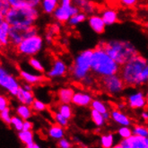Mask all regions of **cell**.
Masks as SVG:
<instances>
[{
    "mask_svg": "<svg viewBox=\"0 0 148 148\" xmlns=\"http://www.w3.org/2000/svg\"><path fill=\"white\" fill-rule=\"evenodd\" d=\"M120 76L126 87H140L148 84V59L138 54L121 66Z\"/></svg>",
    "mask_w": 148,
    "mask_h": 148,
    "instance_id": "obj_1",
    "label": "cell"
},
{
    "mask_svg": "<svg viewBox=\"0 0 148 148\" xmlns=\"http://www.w3.org/2000/svg\"><path fill=\"white\" fill-rule=\"evenodd\" d=\"M97 46L102 48L106 51V53L120 66H124L132 58L139 54L136 46L128 40H100Z\"/></svg>",
    "mask_w": 148,
    "mask_h": 148,
    "instance_id": "obj_2",
    "label": "cell"
},
{
    "mask_svg": "<svg viewBox=\"0 0 148 148\" xmlns=\"http://www.w3.org/2000/svg\"><path fill=\"white\" fill-rule=\"evenodd\" d=\"M121 66L115 62L102 48L96 46L93 49L92 60V74L98 78L119 75Z\"/></svg>",
    "mask_w": 148,
    "mask_h": 148,
    "instance_id": "obj_3",
    "label": "cell"
},
{
    "mask_svg": "<svg viewBox=\"0 0 148 148\" xmlns=\"http://www.w3.org/2000/svg\"><path fill=\"white\" fill-rule=\"evenodd\" d=\"M93 49H87L80 51L69 66L71 77L76 82H83L92 73V60Z\"/></svg>",
    "mask_w": 148,
    "mask_h": 148,
    "instance_id": "obj_4",
    "label": "cell"
},
{
    "mask_svg": "<svg viewBox=\"0 0 148 148\" xmlns=\"http://www.w3.org/2000/svg\"><path fill=\"white\" fill-rule=\"evenodd\" d=\"M40 16L38 8H23V9H12L7 13L5 17L12 27L29 28L35 25L36 21Z\"/></svg>",
    "mask_w": 148,
    "mask_h": 148,
    "instance_id": "obj_5",
    "label": "cell"
},
{
    "mask_svg": "<svg viewBox=\"0 0 148 148\" xmlns=\"http://www.w3.org/2000/svg\"><path fill=\"white\" fill-rule=\"evenodd\" d=\"M43 45H44V40L38 34V35L24 39L16 47V50L20 55L32 58L42 50Z\"/></svg>",
    "mask_w": 148,
    "mask_h": 148,
    "instance_id": "obj_6",
    "label": "cell"
},
{
    "mask_svg": "<svg viewBox=\"0 0 148 148\" xmlns=\"http://www.w3.org/2000/svg\"><path fill=\"white\" fill-rule=\"evenodd\" d=\"M0 86L11 96L16 97L22 87L19 80L4 66L0 67Z\"/></svg>",
    "mask_w": 148,
    "mask_h": 148,
    "instance_id": "obj_7",
    "label": "cell"
},
{
    "mask_svg": "<svg viewBox=\"0 0 148 148\" xmlns=\"http://www.w3.org/2000/svg\"><path fill=\"white\" fill-rule=\"evenodd\" d=\"M101 86L106 93L111 96H116L122 92L126 87V84L120 75H114L101 79Z\"/></svg>",
    "mask_w": 148,
    "mask_h": 148,
    "instance_id": "obj_8",
    "label": "cell"
},
{
    "mask_svg": "<svg viewBox=\"0 0 148 148\" xmlns=\"http://www.w3.org/2000/svg\"><path fill=\"white\" fill-rule=\"evenodd\" d=\"M80 12H82L80 10V8L76 6L75 5L65 6L59 4L57 10L52 15H53L54 19L56 20L57 23H68V21L70 20L71 17H73L74 15L77 14H79Z\"/></svg>",
    "mask_w": 148,
    "mask_h": 148,
    "instance_id": "obj_9",
    "label": "cell"
},
{
    "mask_svg": "<svg viewBox=\"0 0 148 148\" xmlns=\"http://www.w3.org/2000/svg\"><path fill=\"white\" fill-rule=\"evenodd\" d=\"M127 104L131 110H145L147 107L145 93L141 90H135L127 96Z\"/></svg>",
    "mask_w": 148,
    "mask_h": 148,
    "instance_id": "obj_10",
    "label": "cell"
},
{
    "mask_svg": "<svg viewBox=\"0 0 148 148\" xmlns=\"http://www.w3.org/2000/svg\"><path fill=\"white\" fill-rule=\"evenodd\" d=\"M68 72V67L64 60L60 58H56L53 60L51 66L46 72V77L49 79L64 77Z\"/></svg>",
    "mask_w": 148,
    "mask_h": 148,
    "instance_id": "obj_11",
    "label": "cell"
},
{
    "mask_svg": "<svg viewBox=\"0 0 148 148\" xmlns=\"http://www.w3.org/2000/svg\"><path fill=\"white\" fill-rule=\"evenodd\" d=\"M114 148H148V137L132 136L127 139L120 140Z\"/></svg>",
    "mask_w": 148,
    "mask_h": 148,
    "instance_id": "obj_12",
    "label": "cell"
},
{
    "mask_svg": "<svg viewBox=\"0 0 148 148\" xmlns=\"http://www.w3.org/2000/svg\"><path fill=\"white\" fill-rule=\"evenodd\" d=\"M92 95L87 92L78 91L75 92L72 100V103L77 107H88L91 106V104L93 101Z\"/></svg>",
    "mask_w": 148,
    "mask_h": 148,
    "instance_id": "obj_13",
    "label": "cell"
},
{
    "mask_svg": "<svg viewBox=\"0 0 148 148\" xmlns=\"http://www.w3.org/2000/svg\"><path fill=\"white\" fill-rule=\"evenodd\" d=\"M19 76L25 84H29L32 85L38 84L44 82L47 78L46 76H44L41 74L31 73V72H28L26 70H23V69H21V70L19 71Z\"/></svg>",
    "mask_w": 148,
    "mask_h": 148,
    "instance_id": "obj_14",
    "label": "cell"
},
{
    "mask_svg": "<svg viewBox=\"0 0 148 148\" xmlns=\"http://www.w3.org/2000/svg\"><path fill=\"white\" fill-rule=\"evenodd\" d=\"M110 115L111 120L120 127H130L132 124V121L130 119V118L127 114H125L122 110L113 109L110 111Z\"/></svg>",
    "mask_w": 148,
    "mask_h": 148,
    "instance_id": "obj_15",
    "label": "cell"
},
{
    "mask_svg": "<svg viewBox=\"0 0 148 148\" xmlns=\"http://www.w3.org/2000/svg\"><path fill=\"white\" fill-rule=\"evenodd\" d=\"M90 28L97 34H102L106 30V24L103 22L101 14H92L88 17Z\"/></svg>",
    "mask_w": 148,
    "mask_h": 148,
    "instance_id": "obj_16",
    "label": "cell"
},
{
    "mask_svg": "<svg viewBox=\"0 0 148 148\" xmlns=\"http://www.w3.org/2000/svg\"><path fill=\"white\" fill-rule=\"evenodd\" d=\"M26 30H27V28H18L11 26L9 32V40L12 45L17 47L24 39L27 38Z\"/></svg>",
    "mask_w": 148,
    "mask_h": 148,
    "instance_id": "obj_17",
    "label": "cell"
},
{
    "mask_svg": "<svg viewBox=\"0 0 148 148\" xmlns=\"http://www.w3.org/2000/svg\"><path fill=\"white\" fill-rule=\"evenodd\" d=\"M13 9H23V8H38L40 6V0H9Z\"/></svg>",
    "mask_w": 148,
    "mask_h": 148,
    "instance_id": "obj_18",
    "label": "cell"
},
{
    "mask_svg": "<svg viewBox=\"0 0 148 148\" xmlns=\"http://www.w3.org/2000/svg\"><path fill=\"white\" fill-rule=\"evenodd\" d=\"M75 90L72 87H62L58 90L57 95L59 103L61 104H70L75 94Z\"/></svg>",
    "mask_w": 148,
    "mask_h": 148,
    "instance_id": "obj_19",
    "label": "cell"
},
{
    "mask_svg": "<svg viewBox=\"0 0 148 148\" xmlns=\"http://www.w3.org/2000/svg\"><path fill=\"white\" fill-rule=\"evenodd\" d=\"M101 16L106 26H110L119 22L118 12L113 8H104L101 12Z\"/></svg>",
    "mask_w": 148,
    "mask_h": 148,
    "instance_id": "obj_20",
    "label": "cell"
},
{
    "mask_svg": "<svg viewBox=\"0 0 148 148\" xmlns=\"http://www.w3.org/2000/svg\"><path fill=\"white\" fill-rule=\"evenodd\" d=\"M17 101L20 104H23V105H27V106H32V104L35 101V97H34V93L32 92H29L24 90L23 87H21L18 93H17L16 97Z\"/></svg>",
    "mask_w": 148,
    "mask_h": 148,
    "instance_id": "obj_21",
    "label": "cell"
},
{
    "mask_svg": "<svg viewBox=\"0 0 148 148\" xmlns=\"http://www.w3.org/2000/svg\"><path fill=\"white\" fill-rule=\"evenodd\" d=\"M11 25L6 21H0V44L2 47H6L10 44L9 32Z\"/></svg>",
    "mask_w": 148,
    "mask_h": 148,
    "instance_id": "obj_22",
    "label": "cell"
},
{
    "mask_svg": "<svg viewBox=\"0 0 148 148\" xmlns=\"http://www.w3.org/2000/svg\"><path fill=\"white\" fill-rule=\"evenodd\" d=\"M48 136L53 140L59 141L65 138V128L57 124L51 125L48 129Z\"/></svg>",
    "mask_w": 148,
    "mask_h": 148,
    "instance_id": "obj_23",
    "label": "cell"
},
{
    "mask_svg": "<svg viewBox=\"0 0 148 148\" xmlns=\"http://www.w3.org/2000/svg\"><path fill=\"white\" fill-rule=\"evenodd\" d=\"M60 4L58 0H42L40 8L42 12L47 14H53Z\"/></svg>",
    "mask_w": 148,
    "mask_h": 148,
    "instance_id": "obj_24",
    "label": "cell"
},
{
    "mask_svg": "<svg viewBox=\"0 0 148 148\" xmlns=\"http://www.w3.org/2000/svg\"><path fill=\"white\" fill-rule=\"evenodd\" d=\"M15 113L17 116L22 118L23 120H29L33 115V110L31 106L19 104L15 108Z\"/></svg>",
    "mask_w": 148,
    "mask_h": 148,
    "instance_id": "obj_25",
    "label": "cell"
},
{
    "mask_svg": "<svg viewBox=\"0 0 148 148\" xmlns=\"http://www.w3.org/2000/svg\"><path fill=\"white\" fill-rule=\"evenodd\" d=\"M116 137L113 133H106L102 134L100 136V145L101 148H114V146L117 145Z\"/></svg>",
    "mask_w": 148,
    "mask_h": 148,
    "instance_id": "obj_26",
    "label": "cell"
},
{
    "mask_svg": "<svg viewBox=\"0 0 148 148\" xmlns=\"http://www.w3.org/2000/svg\"><path fill=\"white\" fill-rule=\"evenodd\" d=\"M19 140L22 144H23L25 146L32 145L34 142V133L33 131H25V130H22V131L17 133Z\"/></svg>",
    "mask_w": 148,
    "mask_h": 148,
    "instance_id": "obj_27",
    "label": "cell"
},
{
    "mask_svg": "<svg viewBox=\"0 0 148 148\" xmlns=\"http://www.w3.org/2000/svg\"><path fill=\"white\" fill-rule=\"evenodd\" d=\"M90 118H91V120L93 122V124L98 128L102 127L106 123V120L104 119L103 115L101 114V113L94 110H92V109L90 111Z\"/></svg>",
    "mask_w": 148,
    "mask_h": 148,
    "instance_id": "obj_28",
    "label": "cell"
},
{
    "mask_svg": "<svg viewBox=\"0 0 148 148\" xmlns=\"http://www.w3.org/2000/svg\"><path fill=\"white\" fill-rule=\"evenodd\" d=\"M57 110L64 118H66L68 120H70L73 118L74 112H73V109H72L70 104H61V103H59V105L58 106Z\"/></svg>",
    "mask_w": 148,
    "mask_h": 148,
    "instance_id": "obj_29",
    "label": "cell"
},
{
    "mask_svg": "<svg viewBox=\"0 0 148 148\" xmlns=\"http://www.w3.org/2000/svg\"><path fill=\"white\" fill-rule=\"evenodd\" d=\"M91 108H92V110H96V111L101 113V114H104V113L109 111L108 105L100 99H94L91 104Z\"/></svg>",
    "mask_w": 148,
    "mask_h": 148,
    "instance_id": "obj_30",
    "label": "cell"
},
{
    "mask_svg": "<svg viewBox=\"0 0 148 148\" xmlns=\"http://www.w3.org/2000/svg\"><path fill=\"white\" fill-rule=\"evenodd\" d=\"M28 64L30 65V66L33 69V70H35L36 72H38L40 74H42V73L45 72L44 66L42 65V63L40 62V60H39L35 57L30 58L28 59Z\"/></svg>",
    "mask_w": 148,
    "mask_h": 148,
    "instance_id": "obj_31",
    "label": "cell"
},
{
    "mask_svg": "<svg viewBox=\"0 0 148 148\" xmlns=\"http://www.w3.org/2000/svg\"><path fill=\"white\" fill-rule=\"evenodd\" d=\"M52 118H53L54 121L56 122L57 125L62 127H66L69 125V120L66 119V118H64L58 110H54L52 111Z\"/></svg>",
    "mask_w": 148,
    "mask_h": 148,
    "instance_id": "obj_32",
    "label": "cell"
},
{
    "mask_svg": "<svg viewBox=\"0 0 148 148\" xmlns=\"http://www.w3.org/2000/svg\"><path fill=\"white\" fill-rule=\"evenodd\" d=\"M86 19H88L87 18V14L84 12H80L79 14H77L74 15L73 17H71L67 23H68V25L74 27V26L80 24L81 23H84Z\"/></svg>",
    "mask_w": 148,
    "mask_h": 148,
    "instance_id": "obj_33",
    "label": "cell"
},
{
    "mask_svg": "<svg viewBox=\"0 0 148 148\" xmlns=\"http://www.w3.org/2000/svg\"><path fill=\"white\" fill-rule=\"evenodd\" d=\"M133 135L141 136V137H148V127L141 124L134 125L133 128Z\"/></svg>",
    "mask_w": 148,
    "mask_h": 148,
    "instance_id": "obj_34",
    "label": "cell"
},
{
    "mask_svg": "<svg viewBox=\"0 0 148 148\" xmlns=\"http://www.w3.org/2000/svg\"><path fill=\"white\" fill-rule=\"evenodd\" d=\"M23 123H24V120L22 118H20L17 115H14L12 118V120H11L10 127L12 128H14L15 131L18 133L23 129Z\"/></svg>",
    "mask_w": 148,
    "mask_h": 148,
    "instance_id": "obj_35",
    "label": "cell"
},
{
    "mask_svg": "<svg viewBox=\"0 0 148 148\" xmlns=\"http://www.w3.org/2000/svg\"><path fill=\"white\" fill-rule=\"evenodd\" d=\"M12 9L9 0H1L0 1V21L5 19L7 13Z\"/></svg>",
    "mask_w": 148,
    "mask_h": 148,
    "instance_id": "obj_36",
    "label": "cell"
},
{
    "mask_svg": "<svg viewBox=\"0 0 148 148\" xmlns=\"http://www.w3.org/2000/svg\"><path fill=\"white\" fill-rule=\"evenodd\" d=\"M117 135L122 139H127L133 136V130L130 127H119L117 130Z\"/></svg>",
    "mask_w": 148,
    "mask_h": 148,
    "instance_id": "obj_37",
    "label": "cell"
},
{
    "mask_svg": "<svg viewBox=\"0 0 148 148\" xmlns=\"http://www.w3.org/2000/svg\"><path fill=\"white\" fill-rule=\"evenodd\" d=\"M0 118H1L2 121L5 124L10 126L11 120H12V118H13V116L11 115V109L8 107V108L5 109L4 110L0 111Z\"/></svg>",
    "mask_w": 148,
    "mask_h": 148,
    "instance_id": "obj_38",
    "label": "cell"
},
{
    "mask_svg": "<svg viewBox=\"0 0 148 148\" xmlns=\"http://www.w3.org/2000/svg\"><path fill=\"white\" fill-rule=\"evenodd\" d=\"M32 110L34 111H37V112H42V111H45L48 109V106L45 102H43L40 100H35L32 106Z\"/></svg>",
    "mask_w": 148,
    "mask_h": 148,
    "instance_id": "obj_39",
    "label": "cell"
},
{
    "mask_svg": "<svg viewBox=\"0 0 148 148\" xmlns=\"http://www.w3.org/2000/svg\"><path fill=\"white\" fill-rule=\"evenodd\" d=\"M58 148H72V143L66 138H63L61 140L58 141Z\"/></svg>",
    "mask_w": 148,
    "mask_h": 148,
    "instance_id": "obj_40",
    "label": "cell"
},
{
    "mask_svg": "<svg viewBox=\"0 0 148 148\" xmlns=\"http://www.w3.org/2000/svg\"><path fill=\"white\" fill-rule=\"evenodd\" d=\"M8 105H9L8 98L5 95H1V96H0V111H2L5 109L8 108Z\"/></svg>",
    "mask_w": 148,
    "mask_h": 148,
    "instance_id": "obj_41",
    "label": "cell"
},
{
    "mask_svg": "<svg viewBox=\"0 0 148 148\" xmlns=\"http://www.w3.org/2000/svg\"><path fill=\"white\" fill-rule=\"evenodd\" d=\"M82 12L85 13L86 14H89V13H92L94 11V5L91 2H87V4L85 5V6L83 8V9L81 10Z\"/></svg>",
    "mask_w": 148,
    "mask_h": 148,
    "instance_id": "obj_42",
    "label": "cell"
},
{
    "mask_svg": "<svg viewBox=\"0 0 148 148\" xmlns=\"http://www.w3.org/2000/svg\"><path fill=\"white\" fill-rule=\"evenodd\" d=\"M60 23H53V24H51L50 26H49V31L48 32H49L50 33H52L54 35L55 33H58L59 32V31H60Z\"/></svg>",
    "mask_w": 148,
    "mask_h": 148,
    "instance_id": "obj_43",
    "label": "cell"
},
{
    "mask_svg": "<svg viewBox=\"0 0 148 148\" xmlns=\"http://www.w3.org/2000/svg\"><path fill=\"white\" fill-rule=\"evenodd\" d=\"M94 81H95V80H94V76H92V75H90L87 76L82 83H83V84H84V86H88V87H90V86H92V85L94 84Z\"/></svg>",
    "mask_w": 148,
    "mask_h": 148,
    "instance_id": "obj_44",
    "label": "cell"
},
{
    "mask_svg": "<svg viewBox=\"0 0 148 148\" xmlns=\"http://www.w3.org/2000/svg\"><path fill=\"white\" fill-rule=\"evenodd\" d=\"M33 129V123L30 120H24L23 123V129L25 131H32Z\"/></svg>",
    "mask_w": 148,
    "mask_h": 148,
    "instance_id": "obj_45",
    "label": "cell"
},
{
    "mask_svg": "<svg viewBox=\"0 0 148 148\" xmlns=\"http://www.w3.org/2000/svg\"><path fill=\"white\" fill-rule=\"evenodd\" d=\"M120 3L124 6L130 7V6H134L136 4V0H122V1H120Z\"/></svg>",
    "mask_w": 148,
    "mask_h": 148,
    "instance_id": "obj_46",
    "label": "cell"
},
{
    "mask_svg": "<svg viewBox=\"0 0 148 148\" xmlns=\"http://www.w3.org/2000/svg\"><path fill=\"white\" fill-rule=\"evenodd\" d=\"M73 1H71V0H61L60 1V5H65V6H67V5H73Z\"/></svg>",
    "mask_w": 148,
    "mask_h": 148,
    "instance_id": "obj_47",
    "label": "cell"
},
{
    "mask_svg": "<svg viewBox=\"0 0 148 148\" xmlns=\"http://www.w3.org/2000/svg\"><path fill=\"white\" fill-rule=\"evenodd\" d=\"M22 87L24 89V90H26V91H29V92H32V84H23V85H22Z\"/></svg>",
    "mask_w": 148,
    "mask_h": 148,
    "instance_id": "obj_48",
    "label": "cell"
},
{
    "mask_svg": "<svg viewBox=\"0 0 148 148\" xmlns=\"http://www.w3.org/2000/svg\"><path fill=\"white\" fill-rule=\"evenodd\" d=\"M45 40L48 41V42H51L52 40H53V34L50 33L49 32H47L46 33V37H45Z\"/></svg>",
    "mask_w": 148,
    "mask_h": 148,
    "instance_id": "obj_49",
    "label": "cell"
},
{
    "mask_svg": "<svg viewBox=\"0 0 148 148\" xmlns=\"http://www.w3.org/2000/svg\"><path fill=\"white\" fill-rule=\"evenodd\" d=\"M141 118L145 121H148V111L147 110H143L141 113Z\"/></svg>",
    "mask_w": 148,
    "mask_h": 148,
    "instance_id": "obj_50",
    "label": "cell"
},
{
    "mask_svg": "<svg viewBox=\"0 0 148 148\" xmlns=\"http://www.w3.org/2000/svg\"><path fill=\"white\" fill-rule=\"evenodd\" d=\"M102 115H103V118H104V119H105L106 121H108V120L111 119L110 111H108V112H106V113H104V114H102Z\"/></svg>",
    "mask_w": 148,
    "mask_h": 148,
    "instance_id": "obj_51",
    "label": "cell"
},
{
    "mask_svg": "<svg viewBox=\"0 0 148 148\" xmlns=\"http://www.w3.org/2000/svg\"><path fill=\"white\" fill-rule=\"evenodd\" d=\"M24 148H40V146L38 145V144H36V143H34V144H32V145H27V146H25Z\"/></svg>",
    "mask_w": 148,
    "mask_h": 148,
    "instance_id": "obj_52",
    "label": "cell"
},
{
    "mask_svg": "<svg viewBox=\"0 0 148 148\" xmlns=\"http://www.w3.org/2000/svg\"><path fill=\"white\" fill-rule=\"evenodd\" d=\"M126 105H127V104H125V103H119L118 104V110H122V109H124L125 107H126Z\"/></svg>",
    "mask_w": 148,
    "mask_h": 148,
    "instance_id": "obj_53",
    "label": "cell"
},
{
    "mask_svg": "<svg viewBox=\"0 0 148 148\" xmlns=\"http://www.w3.org/2000/svg\"><path fill=\"white\" fill-rule=\"evenodd\" d=\"M145 98H146V103H147V107H148V90L145 92Z\"/></svg>",
    "mask_w": 148,
    "mask_h": 148,
    "instance_id": "obj_54",
    "label": "cell"
}]
</instances>
